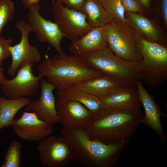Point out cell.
I'll use <instances>...</instances> for the list:
<instances>
[{
  "mask_svg": "<svg viewBox=\"0 0 167 167\" xmlns=\"http://www.w3.org/2000/svg\"><path fill=\"white\" fill-rule=\"evenodd\" d=\"M143 117L141 108L101 109L93 113L86 130L93 140L115 144L129 140L136 132Z\"/></svg>",
  "mask_w": 167,
  "mask_h": 167,
  "instance_id": "6da1fadb",
  "label": "cell"
},
{
  "mask_svg": "<svg viewBox=\"0 0 167 167\" xmlns=\"http://www.w3.org/2000/svg\"><path fill=\"white\" fill-rule=\"evenodd\" d=\"M60 132L71 148L72 160L85 167H113L129 141L105 144L92 139L86 129L78 127H63Z\"/></svg>",
  "mask_w": 167,
  "mask_h": 167,
  "instance_id": "7a4b0ae2",
  "label": "cell"
},
{
  "mask_svg": "<svg viewBox=\"0 0 167 167\" xmlns=\"http://www.w3.org/2000/svg\"><path fill=\"white\" fill-rule=\"evenodd\" d=\"M37 70L58 90L103 74L88 67L79 55L73 54L62 57L55 55L52 58L46 54Z\"/></svg>",
  "mask_w": 167,
  "mask_h": 167,
  "instance_id": "3957f363",
  "label": "cell"
},
{
  "mask_svg": "<svg viewBox=\"0 0 167 167\" xmlns=\"http://www.w3.org/2000/svg\"><path fill=\"white\" fill-rule=\"evenodd\" d=\"M88 67L99 71L127 86L141 80L139 62L126 61L115 55L107 46L80 55Z\"/></svg>",
  "mask_w": 167,
  "mask_h": 167,
  "instance_id": "277c9868",
  "label": "cell"
},
{
  "mask_svg": "<svg viewBox=\"0 0 167 167\" xmlns=\"http://www.w3.org/2000/svg\"><path fill=\"white\" fill-rule=\"evenodd\" d=\"M135 39L142 56L139 62L141 80L152 87L167 80V49L136 34Z\"/></svg>",
  "mask_w": 167,
  "mask_h": 167,
  "instance_id": "5b68a950",
  "label": "cell"
},
{
  "mask_svg": "<svg viewBox=\"0 0 167 167\" xmlns=\"http://www.w3.org/2000/svg\"><path fill=\"white\" fill-rule=\"evenodd\" d=\"M135 36V33L129 26L121 25L112 20L108 24L106 31L107 47L120 59L139 62L142 56Z\"/></svg>",
  "mask_w": 167,
  "mask_h": 167,
  "instance_id": "8992f818",
  "label": "cell"
},
{
  "mask_svg": "<svg viewBox=\"0 0 167 167\" xmlns=\"http://www.w3.org/2000/svg\"><path fill=\"white\" fill-rule=\"evenodd\" d=\"M35 63L31 60H24L21 63L14 77L5 79L1 84V89L6 97L14 99L37 96L42 75H35L32 67Z\"/></svg>",
  "mask_w": 167,
  "mask_h": 167,
  "instance_id": "52a82bcc",
  "label": "cell"
},
{
  "mask_svg": "<svg viewBox=\"0 0 167 167\" xmlns=\"http://www.w3.org/2000/svg\"><path fill=\"white\" fill-rule=\"evenodd\" d=\"M53 3L52 10L54 22L65 37L71 41L83 36L92 28L84 14L64 6L58 1Z\"/></svg>",
  "mask_w": 167,
  "mask_h": 167,
  "instance_id": "ba28073f",
  "label": "cell"
},
{
  "mask_svg": "<svg viewBox=\"0 0 167 167\" xmlns=\"http://www.w3.org/2000/svg\"><path fill=\"white\" fill-rule=\"evenodd\" d=\"M41 6L39 3L29 7L27 14L28 23L31 31L35 34L36 39L42 43L51 45L61 57L65 54L61 47V42L64 35L57 24L43 17L40 12Z\"/></svg>",
  "mask_w": 167,
  "mask_h": 167,
  "instance_id": "9c48e42d",
  "label": "cell"
},
{
  "mask_svg": "<svg viewBox=\"0 0 167 167\" xmlns=\"http://www.w3.org/2000/svg\"><path fill=\"white\" fill-rule=\"evenodd\" d=\"M41 164L49 167H63L72 160L71 148L63 137L49 136L41 140L37 147Z\"/></svg>",
  "mask_w": 167,
  "mask_h": 167,
  "instance_id": "30bf717a",
  "label": "cell"
},
{
  "mask_svg": "<svg viewBox=\"0 0 167 167\" xmlns=\"http://www.w3.org/2000/svg\"><path fill=\"white\" fill-rule=\"evenodd\" d=\"M15 27L20 32L21 38L20 42L14 46L10 45L8 49L12 58V62L8 67V74L14 77L21 63L24 60H30L35 63L39 62L41 55L37 48L29 44L28 36L31 29L27 22L23 20L18 21Z\"/></svg>",
  "mask_w": 167,
  "mask_h": 167,
  "instance_id": "8fae6325",
  "label": "cell"
},
{
  "mask_svg": "<svg viewBox=\"0 0 167 167\" xmlns=\"http://www.w3.org/2000/svg\"><path fill=\"white\" fill-rule=\"evenodd\" d=\"M56 108L63 127H78L86 129L93 113L82 103L59 97L56 99Z\"/></svg>",
  "mask_w": 167,
  "mask_h": 167,
  "instance_id": "7c38bea8",
  "label": "cell"
},
{
  "mask_svg": "<svg viewBox=\"0 0 167 167\" xmlns=\"http://www.w3.org/2000/svg\"><path fill=\"white\" fill-rule=\"evenodd\" d=\"M15 134L28 141H40L50 135L53 126L38 118L33 112L24 111L11 126Z\"/></svg>",
  "mask_w": 167,
  "mask_h": 167,
  "instance_id": "4fadbf2b",
  "label": "cell"
},
{
  "mask_svg": "<svg viewBox=\"0 0 167 167\" xmlns=\"http://www.w3.org/2000/svg\"><path fill=\"white\" fill-rule=\"evenodd\" d=\"M40 87L41 92L39 99L31 101L26 106V110L34 113L40 119L53 126L59 122L56 108V99L53 93L55 88L43 78Z\"/></svg>",
  "mask_w": 167,
  "mask_h": 167,
  "instance_id": "5bb4252c",
  "label": "cell"
},
{
  "mask_svg": "<svg viewBox=\"0 0 167 167\" xmlns=\"http://www.w3.org/2000/svg\"><path fill=\"white\" fill-rule=\"evenodd\" d=\"M129 26L135 33L149 41L166 46V35L156 19L151 20L135 13L125 12Z\"/></svg>",
  "mask_w": 167,
  "mask_h": 167,
  "instance_id": "9a60e30c",
  "label": "cell"
},
{
  "mask_svg": "<svg viewBox=\"0 0 167 167\" xmlns=\"http://www.w3.org/2000/svg\"><path fill=\"white\" fill-rule=\"evenodd\" d=\"M140 101L143 107L145 115L141 123L154 130L159 137L161 142H164L166 137L161 121V116L166 117L156 103L154 97L147 92L140 80L136 82Z\"/></svg>",
  "mask_w": 167,
  "mask_h": 167,
  "instance_id": "2e32d148",
  "label": "cell"
},
{
  "mask_svg": "<svg viewBox=\"0 0 167 167\" xmlns=\"http://www.w3.org/2000/svg\"><path fill=\"white\" fill-rule=\"evenodd\" d=\"M100 99L102 109H136L142 105L136 86L124 87Z\"/></svg>",
  "mask_w": 167,
  "mask_h": 167,
  "instance_id": "e0dca14e",
  "label": "cell"
},
{
  "mask_svg": "<svg viewBox=\"0 0 167 167\" xmlns=\"http://www.w3.org/2000/svg\"><path fill=\"white\" fill-rule=\"evenodd\" d=\"M108 24L92 28L86 34L72 41L69 49L73 54L80 55L107 46L106 31Z\"/></svg>",
  "mask_w": 167,
  "mask_h": 167,
  "instance_id": "ac0fdd59",
  "label": "cell"
},
{
  "mask_svg": "<svg viewBox=\"0 0 167 167\" xmlns=\"http://www.w3.org/2000/svg\"><path fill=\"white\" fill-rule=\"evenodd\" d=\"M74 85L100 98L107 96L118 90L127 86L104 74Z\"/></svg>",
  "mask_w": 167,
  "mask_h": 167,
  "instance_id": "d6986e66",
  "label": "cell"
},
{
  "mask_svg": "<svg viewBox=\"0 0 167 167\" xmlns=\"http://www.w3.org/2000/svg\"><path fill=\"white\" fill-rule=\"evenodd\" d=\"M79 11L85 15L88 23L92 28L104 26L112 20L98 0H84Z\"/></svg>",
  "mask_w": 167,
  "mask_h": 167,
  "instance_id": "ffe728a7",
  "label": "cell"
},
{
  "mask_svg": "<svg viewBox=\"0 0 167 167\" xmlns=\"http://www.w3.org/2000/svg\"><path fill=\"white\" fill-rule=\"evenodd\" d=\"M58 97L78 101L85 105L93 113L102 109L100 98L73 85L57 92Z\"/></svg>",
  "mask_w": 167,
  "mask_h": 167,
  "instance_id": "44dd1931",
  "label": "cell"
},
{
  "mask_svg": "<svg viewBox=\"0 0 167 167\" xmlns=\"http://www.w3.org/2000/svg\"><path fill=\"white\" fill-rule=\"evenodd\" d=\"M28 97L11 99L6 96L0 97V130L11 126L16 113L31 101Z\"/></svg>",
  "mask_w": 167,
  "mask_h": 167,
  "instance_id": "7402d4cb",
  "label": "cell"
},
{
  "mask_svg": "<svg viewBox=\"0 0 167 167\" xmlns=\"http://www.w3.org/2000/svg\"><path fill=\"white\" fill-rule=\"evenodd\" d=\"M101 2L114 22L129 26L125 17V11L121 0H103Z\"/></svg>",
  "mask_w": 167,
  "mask_h": 167,
  "instance_id": "603a6c76",
  "label": "cell"
},
{
  "mask_svg": "<svg viewBox=\"0 0 167 167\" xmlns=\"http://www.w3.org/2000/svg\"><path fill=\"white\" fill-rule=\"evenodd\" d=\"M21 143L15 139L12 140L7 150L2 167H20L21 166L20 155Z\"/></svg>",
  "mask_w": 167,
  "mask_h": 167,
  "instance_id": "cb8c5ba5",
  "label": "cell"
},
{
  "mask_svg": "<svg viewBox=\"0 0 167 167\" xmlns=\"http://www.w3.org/2000/svg\"><path fill=\"white\" fill-rule=\"evenodd\" d=\"M15 12L12 0H0V38L2 29L13 17Z\"/></svg>",
  "mask_w": 167,
  "mask_h": 167,
  "instance_id": "d4e9b609",
  "label": "cell"
},
{
  "mask_svg": "<svg viewBox=\"0 0 167 167\" xmlns=\"http://www.w3.org/2000/svg\"><path fill=\"white\" fill-rule=\"evenodd\" d=\"M12 42L11 38H0V66H2L3 61L11 56L8 47Z\"/></svg>",
  "mask_w": 167,
  "mask_h": 167,
  "instance_id": "484cf974",
  "label": "cell"
},
{
  "mask_svg": "<svg viewBox=\"0 0 167 167\" xmlns=\"http://www.w3.org/2000/svg\"><path fill=\"white\" fill-rule=\"evenodd\" d=\"M125 12L136 13L142 8L136 0H121Z\"/></svg>",
  "mask_w": 167,
  "mask_h": 167,
  "instance_id": "4316f807",
  "label": "cell"
},
{
  "mask_svg": "<svg viewBox=\"0 0 167 167\" xmlns=\"http://www.w3.org/2000/svg\"><path fill=\"white\" fill-rule=\"evenodd\" d=\"M84 0H56L69 8L79 11Z\"/></svg>",
  "mask_w": 167,
  "mask_h": 167,
  "instance_id": "83f0119b",
  "label": "cell"
},
{
  "mask_svg": "<svg viewBox=\"0 0 167 167\" xmlns=\"http://www.w3.org/2000/svg\"><path fill=\"white\" fill-rule=\"evenodd\" d=\"M161 8L164 22L167 24V0H161Z\"/></svg>",
  "mask_w": 167,
  "mask_h": 167,
  "instance_id": "f1b7e54d",
  "label": "cell"
},
{
  "mask_svg": "<svg viewBox=\"0 0 167 167\" xmlns=\"http://www.w3.org/2000/svg\"><path fill=\"white\" fill-rule=\"evenodd\" d=\"M23 6L28 8L31 6L39 3L40 0H20Z\"/></svg>",
  "mask_w": 167,
  "mask_h": 167,
  "instance_id": "f546056e",
  "label": "cell"
},
{
  "mask_svg": "<svg viewBox=\"0 0 167 167\" xmlns=\"http://www.w3.org/2000/svg\"><path fill=\"white\" fill-rule=\"evenodd\" d=\"M142 8L148 9L150 4L151 0H136Z\"/></svg>",
  "mask_w": 167,
  "mask_h": 167,
  "instance_id": "4dcf8cb0",
  "label": "cell"
},
{
  "mask_svg": "<svg viewBox=\"0 0 167 167\" xmlns=\"http://www.w3.org/2000/svg\"><path fill=\"white\" fill-rule=\"evenodd\" d=\"M6 78L4 75V71L3 68L0 66V84H2Z\"/></svg>",
  "mask_w": 167,
  "mask_h": 167,
  "instance_id": "1f68e13d",
  "label": "cell"
},
{
  "mask_svg": "<svg viewBox=\"0 0 167 167\" xmlns=\"http://www.w3.org/2000/svg\"><path fill=\"white\" fill-rule=\"evenodd\" d=\"M53 2L56 1V0H52Z\"/></svg>",
  "mask_w": 167,
  "mask_h": 167,
  "instance_id": "d6a6232c",
  "label": "cell"
},
{
  "mask_svg": "<svg viewBox=\"0 0 167 167\" xmlns=\"http://www.w3.org/2000/svg\"><path fill=\"white\" fill-rule=\"evenodd\" d=\"M98 0L101 2L103 0Z\"/></svg>",
  "mask_w": 167,
  "mask_h": 167,
  "instance_id": "836d02e7",
  "label": "cell"
}]
</instances>
